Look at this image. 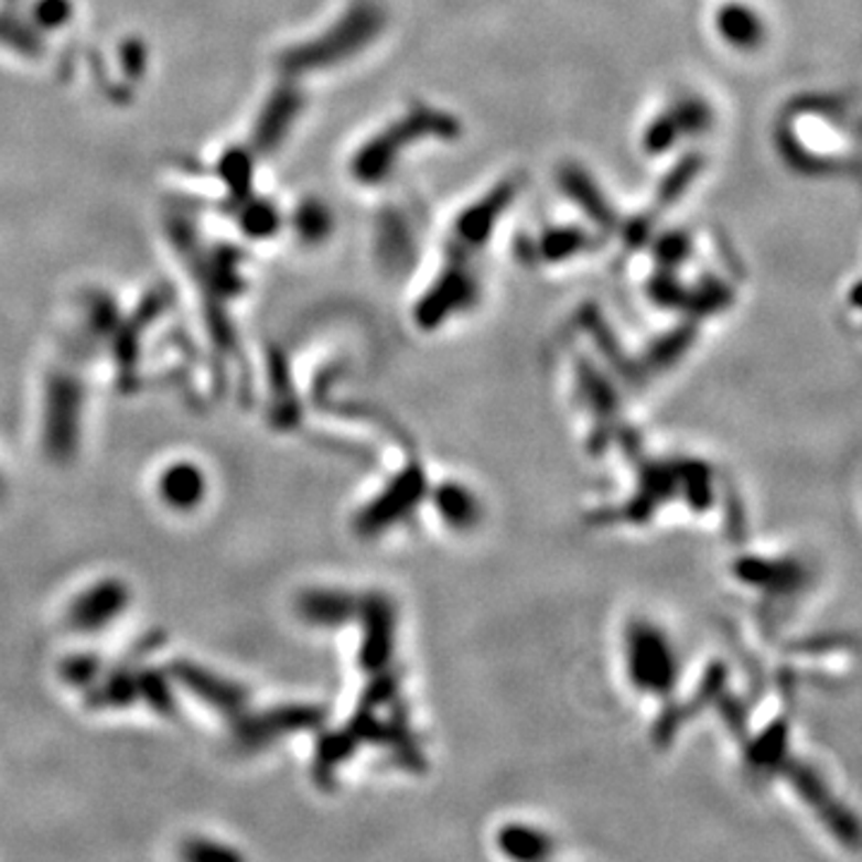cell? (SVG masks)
<instances>
[{
    "label": "cell",
    "mask_w": 862,
    "mask_h": 862,
    "mask_svg": "<svg viewBox=\"0 0 862 862\" xmlns=\"http://www.w3.org/2000/svg\"><path fill=\"white\" fill-rule=\"evenodd\" d=\"M625 664L633 686L643 692H671L678 678V659L669 637L647 621H635L625 633Z\"/></svg>",
    "instance_id": "cell-1"
},
{
    "label": "cell",
    "mask_w": 862,
    "mask_h": 862,
    "mask_svg": "<svg viewBox=\"0 0 862 862\" xmlns=\"http://www.w3.org/2000/svg\"><path fill=\"white\" fill-rule=\"evenodd\" d=\"M431 504H434L441 520L451 525L453 530H472L480 522L482 508L477 496L467 486L455 482H443L431 492Z\"/></svg>",
    "instance_id": "cell-2"
},
{
    "label": "cell",
    "mask_w": 862,
    "mask_h": 862,
    "mask_svg": "<svg viewBox=\"0 0 862 862\" xmlns=\"http://www.w3.org/2000/svg\"><path fill=\"white\" fill-rule=\"evenodd\" d=\"M498 851L513 860H545L553 853L549 833L527 825H506L496 833Z\"/></svg>",
    "instance_id": "cell-3"
},
{
    "label": "cell",
    "mask_w": 862,
    "mask_h": 862,
    "mask_svg": "<svg viewBox=\"0 0 862 862\" xmlns=\"http://www.w3.org/2000/svg\"><path fill=\"white\" fill-rule=\"evenodd\" d=\"M719 26L721 32H724V36L739 46H755L762 36L759 20L747 8L741 6H731L721 12Z\"/></svg>",
    "instance_id": "cell-4"
}]
</instances>
